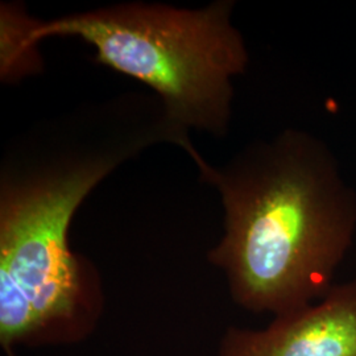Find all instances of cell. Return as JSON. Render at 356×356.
Returning <instances> with one entry per match:
<instances>
[{"label": "cell", "instance_id": "cell-1", "mask_svg": "<svg viewBox=\"0 0 356 356\" xmlns=\"http://www.w3.org/2000/svg\"><path fill=\"white\" fill-rule=\"evenodd\" d=\"M194 163L222 197L225 234L209 261L236 305L279 317L330 292L354 241L356 194L322 141L289 129L225 168Z\"/></svg>", "mask_w": 356, "mask_h": 356}, {"label": "cell", "instance_id": "cell-2", "mask_svg": "<svg viewBox=\"0 0 356 356\" xmlns=\"http://www.w3.org/2000/svg\"><path fill=\"white\" fill-rule=\"evenodd\" d=\"M232 10L231 0L200 10L134 1L41 22L6 3L0 7V73L6 81L35 72L44 38H81L95 49L98 63L153 90L170 126L191 145V128L214 136L229 129L232 78L248 64Z\"/></svg>", "mask_w": 356, "mask_h": 356}, {"label": "cell", "instance_id": "cell-3", "mask_svg": "<svg viewBox=\"0 0 356 356\" xmlns=\"http://www.w3.org/2000/svg\"><path fill=\"white\" fill-rule=\"evenodd\" d=\"M218 356H356V279L322 300L275 317L266 329L231 326Z\"/></svg>", "mask_w": 356, "mask_h": 356}]
</instances>
